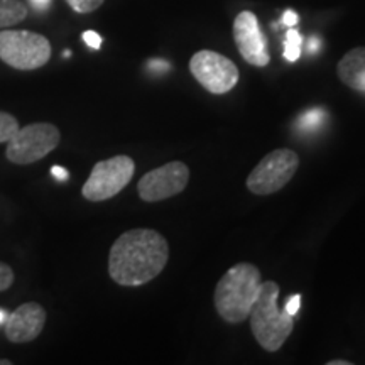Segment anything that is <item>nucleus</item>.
Wrapping results in <instances>:
<instances>
[{
	"label": "nucleus",
	"mask_w": 365,
	"mask_h": 365,
	"mask_svg": "<svg viewBox=\"0 0 365 365\" xmlns=\"http://www.w3.org/2000/svg\"><path fill=\"white\" fill-rule=\"evenodd\" d=\"M170 259V245L150 228H134L113 242L108 255V274L117 284L143 286L163 272Z\"/></svg>",
	"instance_id": "obj_1"
},
{
	"label": "nucleus",
	"mask_w": 365,
	"mask_h": 365,
	"mask_svg": "<svg viewBox=\"0 0 365 365\" xmlns=\"http://www.w3.org/2000/svg\"><path fill=\"white\" fill-rule=\"evenodd\" d=\"M261 289V271L249 262L235 264L220 277L215 287V308L228 323L249 318Z\"/></svg>",
	"instance_id": "obj_2"
},
{
	"label": "nucleus",
	"mask_w": 365,
	"mask_h": 365,
	"mask_svg": "<svg viewBox=\"0 0 365 365\" xmlns=\"http://www.w3.org/2000/svg\"><path fill=\"white\" fill-rule=\"evenodd\" d=\"M279 286L272 281L261 282L259 296L250 309V328L257 344L267 352H277L293 331V317L277 307Z\"/></svg>",
	"instance_id": "obj_3"
},
{
	"label": "nucleus",
	"mask_w": 365,
	"mask_h": 365,
	"mask_svg": "<svg viewBox=\"0 0 365 365\" xmlns=\"http://www.w3.org/2000/svg\"><path fill=\"white\" fill-rule=\"evenodd\" d=\"M51 59V43L33 31H0V61L14 70L33 71Z\"/></svg>",
	"instance_id": "obj_4"
},
{
	"label": "nucleus",
	"mask_w": 365,
	"mask_h": 365,
	"mask_svg": "<svg viewBox=\"0 0 365 365\" xmlns=\"http://www.w3.org/2000/svg\"><path fill=\"white\" fill-rule=\"evenodd\" d=\"M135 173V163L129 156H113L93 166L91 175L81 188L88 202H105L117 196L129 185Z\"/></svg>",
	"instance_id": "obj_5"
},
{
	"label": "nucleus",
	"mask_w": 365,
	"mask_h": 365,
	"mask_svg": "<svg viewBox=\"0 0 365 365\" xmlns=\"http://www.w3.org/2000/svg\"><path fill=\"white\" fill-rule=\"evenodd\" d=\"M59 140H61V134L53 124L38 122L22 129L19 127V130L7 143L6 156L11 163L26 166L53 153L58 148Z\"/></svg>",
	"instance_id": "obj_6"
},
{
	"label": "nucleus",
	"mask_w": 365,
	"mask_h": 365,
	"mask_svg": "<svg viewBox=\"0 0 365 365\" xmlns=\"http://www.w3.org/2000/svg\"><path fill=\"white\" fill-rule=\"evenodd\" d=\"M299 166V156L291 149H277L261 159L247 178V188L254 195H272L293 180Z\"/></svg>",
	"instance_id": "obj_7"
},
{
	"label": "nucleus",
	"mask_w": 365,
	"mask_h": 365,
	"mask_svg": "<svg viewBox=\"0 0 365 365\" xmlns=\"http://www.w3.org/2000/svg\"><path fill=\"white\" fill-rule=\"evenodd\" d=\"M190 71L195 80L210 93H228L239 81V68L220 53L203 49L190 59Z\"/></svg>",
	"instance_id": "obj_8"
},
{
	"label": "nucleus",
	"mask_w": 365,
	"mask_h": 365,
	"mask_svg": "<svg viewBox=\"0 0 365 365\" xmlns=\"http://www.w3.org/2000/svg\"><path fill=\"white\" fill-rule=\"evenodd\" d=\"M188 181V166L181 161H173L145 173L137 185V191L144 202L154 203L180 195L186 188Z\"/></svg>",
	"instance_id": "obj_9"
},
{
	"label": "nucleus",
	"mask_w": 365,
	"mask_h": 365,
	"mask_svg": "<svg viewBox=\"0 0 365 365\" xmlns=\"http://www.w3.org/2000/svg\"><path fill=\"white\" fill-rule=\"evenodd\" d=\"M234 39L239 49L240 56L252 66H267L269 51L267 41L264 36L261 26H259L255 14L244 11L235 17L234 21Z\"/></svg>",
	"instance_id": "obj_10"
},
{
	"label": "nucleus",
	"mask_w": 365,
	"mask_h": 365,
	"mask_svg": "<svg viewBox=\"0 0 365 365\" xmlns=\"http://www.w3.org/2000/svg\"><path fill=\"white\" fill-rule=\"evenodd\" d=\"M46 323V312L38 303H24L9 314L4 331L12 344H27L38 339Z\"/></svg>",
	"instance_id": "obj_11"
},
{
	"label": "nucleus",
	"mask_w": 365,
	"mask_h": 365,
	"mask_svg": "<svg viewBox=\"0 0 365 365\" xmlns=\"http://www.w3.org/2000/svg\"><path fill=\"white\" fill-rule=\"evenodd\" d=\"M339 78L355 91L365 93V46L355 48L340 59Z\"/></svg>",
	"instance_id": "obj_12"
},
{
	"label": "nucleus",
	"mask_w": 365,
	"mask_h": 365,
	"mask_svg": "<svg viewBox=\"0 0 365 365\" xmlns=\"http://www.w3.org/2000/svg\"><path fill=\"white\" fill-rule=\"evenodd\" d=\"M27 17V6L22 0H0V29L19 24Z\"/></svg>",
	"instance_id": "obj_13"
},
{
	"label": "nucleus",
	"mask_w": 365,
	"mask_h": 365,
	"mask_svg": "<svg viewBox=\"0 0 365 365\" xmlns=\"http://www.w3.org/2000/svg\"><path fill=\"white\" fill-rule=\"evenodd\" d=\"M327 112L323 108H312V110L304 112L298 120H296V127L301 132H313L317 129H322L325 125Z\"/></svg>",
	"instance_id": "obj_14"
},
{
	"label": "nucleus",
	"mask_w": 365,
	"mask_h": 365,
	"mask_svg": "<svg viewBox=\"0 0 365 365\" xmlns=\"http://www.w3.org/2000/svg\"><path fill=\"white\" fill-rule=\"evenodd\" d=\"M301 43H303V38L296 29H289L286 34L284 41V58L289 63L298 61L301 56Z\"/></svg>",
	"instance_id": "obj_15"
},
{
	"label": "nucleus",
	"mask_w": 365,
	"mask_h": 365,
	"mask_svg": "<svg viewBox=\"0 0 365 365\" xmlns=\"http://www.w3.org/2000/svg\"><path fill=\"white\" fill-rule=\"evenodd\" d=\"M19 130V122L11 113L0 110V144L9 143L14 134Z\"/></svg>",
	"instance_id": "obj_16"
},
{
	"label": "nucleus",
	"mask_w": 365,
	"mask_h": 365,
	"mask_svg": "<svg viewBox=\"0 0 365 365\" xmlns=\"http://www.w3.org/2000/svg\"><path fill=\"white\" fill-rule=\"evenodd\" d=\"M105 0H66V4L78 14H90L102 6Z\"/></svg>",
	"instance_id": "obj_17"
},
{
	"label": "nucleus",
	"mask_w": 365,
	"mask_h": 365,
	"mask_svg": "<svg viewBox=\"0 0 365 365\" xmlns=\"http://www.w3.org/2000/svg\"><path fill=\"white\" fill-rule=\"evenodd\" d=\"M14 282V271L7 264L0 262V293L7 291Z\"/></svg>",
	"instance_id": "obj_18"
},
{
	"label": "nucleus",
	"mask_w": 365,
	"mask_h": 365,
	"mask_svg": "<svg viewBox=\"0 0 365 365\" xmlns=\"http://www.w3.org/2000/svg\"><path fill=\"white\" fill-rule=\"evenodd\" d=\"M83 41L91 49H100V46H102V38H100V34L95 33V31H85Z\"/></svg>",
	"instance_id": "obj_19"
},
{
	"label": "nucleus",
	"mask_w": 365,
	"mask_h": 365,
	"mask_svg": "<svg viewBox=\"0 0 365 365\" xmlns=\"http://www.w3.org/2000/svg\"><path fill=\"white\" fill-rule=\"evenodd\" d=\"M148 68L156 75H161V73H166L170 70V63H166L164 59H150L148 63Z\"/></svg>",
	"instance_id": "obj_20"
},
{
	"label": "nucleus",
	"mask_w": 365,
	"mask_h": 365,
	"mask_svg": "<svg viewBox=\"0 0 365 365\" xmlns=\"http://www.w3.org/2000/svg\"><path fill=\"white\" fill-rule=\"evenodd\" d=\"M299 307H301V294H293L289 299L286 301L284 309L291 314V317H294V314L299 312Z\"/></svg>",
	"instance_id": "obj_21"
},
{
	"label": "nucleus",
	"mask_w": 365,
	"mask_h": 365,
	"mask_svg": "<svg viewBox=\"0 0 365 365\" xmlns=\"http://www.w3.org/2000/svg\"><path fill=\"white\" fill-rule=\"evenodd\" d=\"M51 175H53V178H56L59 182H65L70 180V173H68V170H65V168H61V166H53Z\"/></svg>",
	"instance_id": "obj_22"
},
{
	"label": "nucleus",
	"mask_w": 365,
	"mask_h": 365,
	"mask_svg": "<svg viewBox=\"0 0 365 365\" xmlns=\"http://www.w3.org/2000/svg\"><path fill=\"white\" fill-rule=\"evenodd\" d=\"M282 24L287 27H294L298 24V14L294 11H286L284 16H282Z\"/></svg>",
	"instance_id": "obj_23"
},
{
	"label": "nucleus",
	"mask_w": 365,
	"mask_h": 365,
	"mask_svg": "<svg viewBox=\"0 0 365 365\" xmlns=\"http://www.w3.org/2000/svg\"><path fill=\"white\" fill-rule=\"evenodd\" d=\"M27 2L31 4V7H33L34 11L43 12V11H48L49 6H51L53 0H27Z\"/></svg>",
	"instance_id": "obj_24"
},
{
	"label": "nucleus",
	"mask_w": 365,
	"mask_h": 365,
	"mask_svg": "<svg viewBox=\"0 0 365 365\" xmlns=\"http://www.w3.org/2000/svg\"><path fill=\"white\" fill-rule=\"evenodd\" d=\"M319 44H322V41H319L318 38H312V39H309L308 51H309V53H314V51H318V49H319Z\"/></svg>",
	"instance_id": "obj_25"
},
{
	"label": "nucleus",
	"mask_w": 365,
	"mask_h": 365,
	"mask_svg": "<svg viewBox=\"0 0 365 365\" xmlns=\"http://www.w3.org/2000/svg\"><path fill=\"white\" fill-rule=\"evenodd\" d=\"M7 318H9V313L6 312V309H2V308H0V327H4V325H6Z\"/></svg>",
	"instance_id": "obj_26"
},
{
	"label": "nucleus",
	"mask_w": 365,
	"mask_h": 365,
	"mask_svg": "<svg viewBox=\"0 0 365 365\" xmlns=\"http://www.w3.org/2000/svg\"><path fill=\"white\" fill-rule=\"evenodd\" d=\"M328 365H350V362H346V360H331Z\"/></svg>",
	"instance_id": "obj_27"
},
{
	"label": "nucleus",
	"mask_w": 365,
	"mask_h": 365,
	"mask_svg": "<svg viewBox=\"0 0 365 365\" xmlns=\"http://www.w3.org/2000/svg\"><path fill=\"white\" fill-rule=\"evenodd\" d=\"M0 365H12L11 360H0Z\"/></svg>",
	"instance_id": "obj_28"
}]
</instances>
